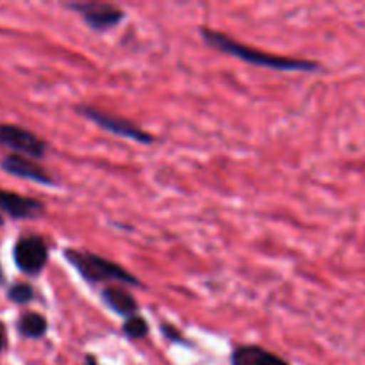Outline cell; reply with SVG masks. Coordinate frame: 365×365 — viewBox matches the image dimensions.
Returning a JSON list of instances; mask_svg holds the SVG:
<instances>
[{"instance_id": "obj_15", "label": "cell", "mask_w": 365, "mask_h": 365, "mask_svg": "<svg viewBox=\"0 0 365 365\" xmlns=\"http://www.w3.org/2000/svg\"><path fill=\"white\" fill-rule=\"evenodd\" d=\"M4 348H6V335H4V330L0 328V353L4 351Z\"/></svg>"}, {"instance_id": "obj_8", "label": "cell", "mask_w": 365, "mask_h": 365, "mask_svg": "<svg viewBox=\"0 0 365 365\" xmlns=\"http://www.w3.org/2000/svg\"><path fill=\"white\" fill-rule=\"evenodd\" d=\"M0 210L13 220H38L45 214V205L36 198L0 189Z\"/></svg>"}, {"instance_id": "obj_6", "label": "cell", "mask_w": 365, "mask_h": 365, "mask_svg": "<svg viewBox=\"0 0 365 365\" xmlns=\"http://www.w3.org/2000/svg\"><path fill=\"white\" fill-rule=\"evenodd\" d=\"M71 11L78 13L82 16V20L93 29V31H109V29L116 27L121 21L125 20V11L121 7L114 6V4L107 2H70L68 4Z\"/></svg>"}, {"instance_id": "obj_1", "label": "cell", "mask_w": 365, "mask_h": 365, "mask_svg": "<svg viewBox=\"0 0 365 365\" xmlns=\"http://www.w3.org/2000/svg\"><path fill=\"white\" fill-rule=\"evenodd\" d=\"M202 38L212 48L228 53V56L235 57V59L242 61V63L253 64V66L271 68V70L278 71H303V73L319 70V63H316V61L294 59V57H282L274 56V53L262 52V50L242 45V43L235 41L230 36L212 31V29H202Z\"/></svg>"}, {"instance_id": "obj_14", "label": "cell", "mask_w": 365, "mask_h": 365, "mask_svg": "<svg viewBox=\"0 0 365 365\" xmlns=\"http://www.w3.org/2000/svg\"><path fill=\"white\" fill-rule=\"evenodd\" d=\"M160 331H163L164 337L170 339L171 342H184V337H182V334L173 327V324L163 323L160 324Z\"/></svg>"}, {"instance_id": "obj_18", "label": "cell", "mask_w": 365, "mask_h": 365, "mask_svg": "<svg viewBox=\"0 0 365 365\" xmlns=\"http://www.w3.org/2000/svg\"><path fill=\"white\" fill-rule=\"evenodd\" d=\"M2 225H4V217L0 216V227H2Z\"/></svg>"}, {"instance_id": "obj_5", "label": "cell", "mask_w": 365, "mask_h": 365, "mask_svg": "<svg viewBox=\"0 0 365 365\" xmlns=\"http://www.w3.org/2000/svg\"><path fill=\"white\" fill-rule=\"evenodd\" d=\"M0 146L11 148L18 155H25L32 160L43 159L48 152L46 141H43L27 128L11 123H0Z\"/></svg>"}, {"instance_id": "obj_2", "label": "cell", "mask_w": 365, "mask_h": 365, "mask_svg": "<svg viewBox=\"0 0 365 365\" xmlns=\"http://www.w3.org/2000/svg\"><path fill=\"white\" fill-rule=\"evenodd\" d=\"M63 255L64 259L78 271V274H81L86 282H89V284L118 282V284L134 285V287H139V285H141V282H139L134 274L128 273L125 267L113 262V260L103 259V257L96 255V253L66 248L63 252Z\"/></svg>"}, {"instance_id": "obj_3", "label": "cell", "mask_w": 365, "mask_h": 365, "mask_svg": "<svg viewBox=\"0 0 365 365\" xmlns=\"http://www.w3.org/2000/svg\"><path fill=\"white\" fill-rule=\"evenodd\" d=\"M78 114H82L84 118H88L89 121H93L95 125H98L103 130L110 132L114 135H120V138L132 139V141L139 143V145H152L153 135L148 132L143 130L139 125L132 123V121L123 120L120 116H114V114L103 113V110L95 109V107L81 106L77 107Z\"/></svg>"}, {"instance_id": "obj_12", "label": "cell", "mask_w": 365, "mask_h": 365, "mask_svg": "<svg viewBox=\"0 0 365 365\" xmlns=\"http://www.w3.org/2000/svg\"><path fill=\"white\" fill-rule=\"evenodd\" d=\"M123 334H125V337H128L130 341H139V339L148 337L150 327H148V323H146L145 317H141L135 314V316L127 317V319H125Z\"/></svg>"}, {"instance_id": "obj_7", "label": "cell", "mask_w": 365, "mask_h": 365, "mask_svg": "<svg viewBox=\"0 0 365 365\" xmlns=\"http://www.w3.org/2000/svg\"><path fill=\"white\" fill-rule=\"evenodd\" d=\"M0 168L6 173L18 178H24V180L36 182V184L46 185V187H53L56 185V180L39 164H36L29 157L18 155V153H11V155L4 157L2 163H0Z\"/></svg>"}, {"instance_id": "obj_10", "label": "cell", "mask_w": 365, "mask_h": 365, "mask_svg": "<svg viewBox=\"0 0 365 365\" xmlns=\"http://www.w3.org/2000/svg\"><path fill=\"white\" fill-rule=\"evenodd\" d=\"M102 299L113 312L125 317V319L135 316L139 310V305L134 299V296L125 291V289L116 287V285H109V287L102 289Z\"/></svg>"}, {"instance_id": "obj_9", "label": "cell", "mask_w": 365, "mask_h": 365, "mask_svg": "<svg viewBox=\"0 0 365 365\" xmlns=\"http://www.w3.org/2000/svg\"><path fill=\"white\" fill-rule=\"evenodd\" d=\"M232 365H291L260 346H239L230 356Z\"/></svg>"}, {"instance_id": "obj_17", "label": "cell", "mask_w": 365, "mask_h": 365, "mask_svg": "<svg viewBox=\"0 0 365 365\" xmlns=\"http://www.w3.org/2000/svg\"><path fill=\"white\" fill-rule=\"evenodd\" d=\"M6 282V277H4V271H2V266H0V284H4Z\"/></svg>"}, {"instance_id": "obj_16", "label": "cell", "mask_w": 365, "mask_h": 365, "mask_svg": "<svg viewBox=\"0 0 365 365\" xmlns=\"http://www.w3.org/2000/svg\"><path fill=\"white\" fill-rule=\"evenodd\" d=\"M86 365H100V364L96 362V359H95V356L88 355V356H86Z\"/></svg>"}, {"instance_id": "obj_13", "label": "cell", "mask_w": 365, "mask_h": 365, "mask_svg": "<svg viewBox=\"0 0 365 365\" xmlns=\"http://www.w3.org/2000/svg\"><path fill=\"white\" fill-rule=\"evenodd\" d=\"M34 296L36 292L32 289V285L24 284V282H18V284L11 285L7 289V298H9V302L16 303V305H27V303H31L34 299Z\"/></svg>"}, {"instance_id": "obj_4", "label": "cell", "mask_w": 365, "mask_h": 365, "mask_svg": "<svg viewBox=\"0 0 365 365\" xmlns=\"http://www.w3.org/2000/svg\"><path fill=\"white\" fill-rule=\"evenodd\" d=\"M13 259L18 269L29 277H38L48 262V246L39 235L18 239L13 248Z\"/></svg>"}, {"instance_id": "obj_11", "label": "cell", "mask_w": 365, "mask_h": 365, "mask_svg": "<svg viewBox=\"0 0 365 365\" xmlns=\"http://www.w3.org/2000/svg\"><path fill=\"white\" fill-rule=\"evenodd\" d=\"M16 330L21 337L38 341V339L45 337L46 331H48V321L38 312H25L18 317Z\"/></svg>"}]
</instances>
